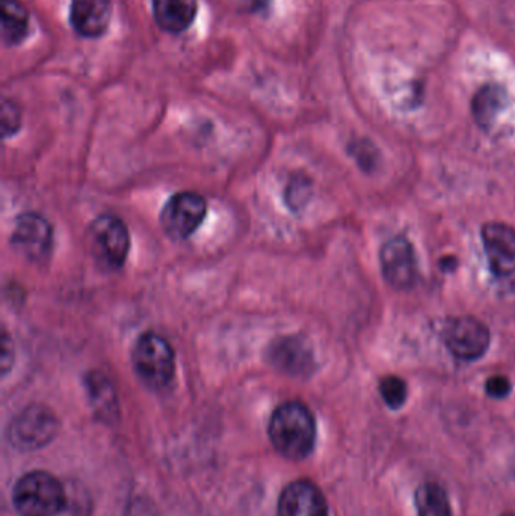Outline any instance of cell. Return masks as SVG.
Segmentation results:
<instances>
[{
  "mask_svg": "<svg viewBox=\"0 0 515 516\" xmlns=\"http://www.w3.org/2000/svg\"><path fill=\"white\" fill-rule=\"evenodd\" d=\"M269 438L275 450L292 461L306 459L316 440V423L312 411L300 402L278 406L269 421Z\"/></svg>",
  "mask_w": 515,
  "mask_h": 516,
  "instance_id": "obj_1",
  "label": "cell"
},
{
  "mask_svg": "<svg viewBox=\"0 0 515 516\" xmlns=\"http://www.w3.org/2000/svg\"><path fill=\"white\" fill-rule=\"evenodd\" d=\"M13 503L20 516H56L64 510V486L46 471H32L17 480Z\"/></svg>",
  "mask_w": 515,
  "mask_h": 516,
  "instance_id": "obj_2",
  "label": "cell"
},
{
  "mask_svg": "<svg viewBox=\"0 0 515 516\" xmlns=\"http://www.w3.org/2000/svg\"><path fill=\"white\" fill-rule=\"evenodd\" d=\"M133 370L145 387L164 390L173 381L176 355L171 344L155 332H145L132 351Z\"/></svg>",
  "mask_w": 515,
  "mask_h": 516,
  "instance_id": "obj_3",
  "label": "cell"
},
{
  "mask_svg": "<svg viewBox=\"0 0 515 516\" xmlns=\"http://www.w3.org/2000/svg\"><path fill=\"white\" fill-rule=\"evenodd\" d=\"M58 430V418L47 406L31 405L11 420L7 437L11 446L32 452L52 443Z\"/></svg>",
  "mask_w": 515,
  "mask_h": 516,
  "instance_id": "obj_4",
  "label": "cell"
},
{
  "mask_svg": "<svg viewBox=\"0 0 515 516\" xmlns=\"http://www.w3.org/2000/svg\"><path fill=\"white\" fill-rule=\"evenodd\" d=\"M91 252L99 266L106 271H118L126 263L130 236L126 224L114 215H102L91 224Z\"/></svg>",
  "mask_w": 515,
  "mask_h": 516,
  "instance_id": "obj_5",
  "label": "cell"
},
{
  "mask_svg": "<svg viewBox=\"0 0 515 516\" xmlns=\"http://www.w3.org/2000/svg\"><path fill=\"white\" fill-rule=\"evenodd\" d=\"M207 215V203L195 192L173 195L161 213V224L167 236L174 240H186L203 224Z\"/></svg>",
  "mask_w": 515,
  "mask_h": 516,
  "instance_id": "obj_6",
  "label": "cell"
},
{
  "mask_svg": "<svg viewBox=\"0 0 515 516\" xmlns=\"http://www.w3.org/2000/svg\"><path fill=\"white\" fill-rule=\"evenodd\" d=\"M443 338L451 354L464 361L478 360L490 346V331L481 320L473 317L451 320L446 325Z\"/></svg>",
  "mask_w": 515,
  "mask_h": 516,
  "instance_id": "obj_7",
  "label": "cell"
},
{
  "mask_svg": "<svg viewBox=\"0 0 515 516\" xmlns=\"http://www.w3.org/2000/svg\"><path fill=\"white\" fill-rule=\"evenodd\" d=\"M14 249L29 262H43L52 251L53 231L49 222L37 213H25L16 221L11 237Z\"/></svg>",
  "mask_w": 515,
  "mask_h": 516,
  "instance_id": "obj_8",
  "label": "cell"
},
{
  "mask_svg": "<svg viewBox=\"0 0 515 516\" xmlns=\"http://www.w3.org/2000/svg\"><path fill=\"white\" fill-rule=\"evenodd\" d=\"M383 277L393 289L405 290L416 281V255L404 236L393 237L381 249Z\"/></svg>",
  "mask_w": 515,
  "mask_h": 516,
  "instance_id": "obj_9",
  "label": "cell"
},
{
  "mask_svg": "<svg viewBox=\"0 0 515 516\" xmlns=\"http://www.w3.org/2000/svg\"><path fill=\"white\" fill-rule=\"evenodd\" d=\"M482 242L491 271L497 277L515 272V230L503 222H490L482 228Z\"/></svg>",
  "mask_w": 515,
  "mask_h": 516,
  "instance_id": "obj_10",
  "label": "cell"
},
{
  "mask_svg": "<svg viewBox=\"0 0 515 516\" xmlns=\"http://www.w3.org/2000/svg\"><path fill=\"white\" fill-rule=\"evenodd\" d=\"M278 516H328L327 501L315 483L298 480L281 492Z\"/></svg>",
  "mask_w": 515,
  "mask_h": 516,
  "instance_id": "obj_11",
  "label": "cell"
},
{
  "mask_svg": "<svg viewBox=\"0 0 515 516\" xmlns=\"http://www.w3.org/2000/svg\"><path fill=\"white\" fill-rule=\"evenodd\" d=\"M268 358L280 372L290 376H307L315 369V358L309 344L293 335L272 341Z\"/></svg>",
  "mask_w": 515,
  "mask_h": 516,
  "instance_id": "obj_12",
  "label": "cell"
},
{
  "mask_svg": "<svg viewBox=\"0 0 515 516\" xmlns=\"http://www.w3.org/2000/svg\"><path fill=\"white\" fill-rule=\"evenodd\" d=\"M111 14V0H71V28L81 37H102L108 31Z\"/></svg>",
  "mask_w": 515,
  "mask_h": 516,
  "instance_id": "obj_13",
  "label": "cell"
},
{
  "mask_svg": "<svg viewBox=\"0 0 515 516\" xmlns=\"http://www.w3.org/2000/svg\"><path fill=\"white\" fill-rule=\"evenodd\" d=\"M153 16L159 28L180 34L191 28L197 16V0H152Z\"/></svg>",
  "mask_w": 515,
  "mask_h": 516,
  "instance_id": "obj_14",
  "label": "cell"
},
{
  "mask_svg": "<svg viewBox=\"0 0 515 516\" xmlns=\"http://www.w3.org/2000/svg\"><path fill=\"white\" fill-rule=\"evenodd\" d=\"M29 31V13L20 0H2V40L16 46Z\"/></svg>",
  "mask_w": 515,
  "mask_h": 516,
  "instance_id": "obj_15",
  "label": "cell"
},
{
  "mask_svg": "<svg viewBox=\"0 0 515 516\" xmlns=\"http://www.w3.org/2000/svg\"><path fill=\"white\" fill-rule=\"evenodd\" d=\"M505 102V93L496 85L484 86L473 100V117L482 129L493 126Z\"/></svg>",
  "mask_w": 515,
  "mask_h": 516,
  "instance_id": "obj_16",
  "label": "cell"
},
{
  "mask_svg": "<svg viewBox=\"0 0 515 516\" xmlns=\"http://www.w3.org/2000/svg\"><path fill=\"white\" fill-rule=\"evenodd\" d=\"M417 516H452L445 489L437 483H425L416 492Z\"/></svg>",
  "mask_w": 515,
  "mask_h": 516,
  "instance_id": "obj_17",
  "label": "cell"
},
{
  "mask_svg": "<svg viewBox=\"0 0 515 516\" xmlns=\"http://www.w3.org/2000/svg\"><path fill=\"white\" fill-rule=\"evenodd\" d=\"M87 382L94 411L100 418L109 420L112 415L117 414V400H115L111 382L100 373H94L93 376L88 378Z\"/></svg>",
  "mask_w": 515,
  "mask_h": 516,
  "instance_id": "obj_18",
  "label": "cell"
},
{
  "mask_svg": "<svg viewBox=\"0 0 515 516\" xmlns=\"http://www.w3.org/2000/svg\"><path fill=\"white\" fill-rule=\"evenodd\" d=\"M380 393L389 408L399 409L407 402V385L398 376H387L380 382Z\"/></svg>",
  "mask_w": 515,
  "mask_h": 516,
  "instance_id": "obj_19",
  "label": "cell"
},
{
  "mask_svg": "<svg viewBox=\"0 0 515 516\" xmlns=\"http://www.w3.org/2000/svg\"><path fill=\"white\" fill-rule=\"evenodd\" d=\"M2 127H4V136L14 135L20 127V112L7 100L2 108Z\"/></svg>",
  "mask_w": 515,
  "mask_h": 516,
  "instance_id": "obj_20",
  "label": "cell"
},
{
  "mask_svg": "<svg viewBox=\"0 0 515 516\" xmlns=\"http://www.w3.org/2000/svg\"><path fill=\"white\" fill-rule=\"evenodd\" d=\"M485 391L493 399H503L511 393V382L505 376H493L485 384Z\"/></svg>",
  "mask_w": 515,
  "mask_h": 516,
  "instance_id": "obj_21",
  "label": "cell"
},
{
  "mask_svg": "<svg viewBox=\"0 0 515 516\" xmlns=\"http://www.w3.org/2000/svg\"><path fill=\"white\" fill-rule=\"evenodd\" d=\"M13 361V343L8 340V335L4 334V343H2V369H4V375L13 367Z\"/></svg>",
  "mask_w": 515,
  "mask_h": 516,
  "instance_id": "obj_22",
  "label": "cell"
},
{
  "mask_svg": "<svg viewBox=\"0 0 515 516\" xmlns=\"http://www.w3.org/2000/svg\"><path fill=\"white\" fill-rule=\"evenodd\" d=\"M236 2H238L242 10L257 13V11L265 10V8L271 4L272 0H236Z\"/></svg>",
  "mask_w": 515,
  "mask_h": 516,
  "instance_id": "obj_23",
  "label": "cell"
},
{
  "mask_svg": "<svg viewBox=\"0 0 515 516\" xmlns=\"http://www.w3.org/2000/svg\"><path fill=\"white\" fill-rule=\"evenodd\" d=\"M503 516H515V513H508V515H503Z\"/></svg>",
  "mask_w": 515,
  "mask_h": 516,
  "instance_id": "obj_24",
  "label": "cell"
}]
</instances>
